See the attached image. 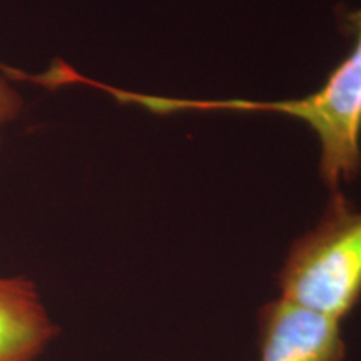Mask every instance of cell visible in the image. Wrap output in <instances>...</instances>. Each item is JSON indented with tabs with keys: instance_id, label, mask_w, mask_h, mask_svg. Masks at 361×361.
Returning a JSON list of instances; mask_svg holds the SVG:
<instances>
[{
	"instance_id": "obj_1",
	"label": "cell",
	"mask_w": 361,
	"mask_h": 361,
	"mask_svg": "<svg viewBox=\"0 0 361 361\" xmlns=\"http://www.w3.org/2000/svg\"><path fill=\"white\" fill-rule=\"evenodd\" d=\"M356 29V44L318 92L295 101L255 102L243 99L229 101H191L159 96L130 94L129 104L141 106L154 114L180 111H243L276 112L300 119L318 135L322 146L319 173L326 186L336 191L340 183H350L361 168V11L350 13Z\"/></svg>"
},
{
	"instance_id": "obj_2",
	"label": "cell",
	"mask_w": 361,
	"mask_h": 361,
	"mask_svg": "<svg viewBox=\"0 0 361 361\" xmlns=\"http://www.w3.org/2000/svg\"><path fill=\"white\" fill-rule=\"evenodd\" d=\"M283 300L343 322L361 300V213L335 192L313 231L296 239L278 276Z\"/></svg>"
},
{
	"instance_id": "obj_3",
	"label": "cell",
	"mask_w": 361,
	"mask_h": 361,
	"mask_svg": "<svg viewBox=\"0 0 361 361\" xmlns=\"http://www.w3.org/2000/svg\"><path fill=\"white\" fill-rule=\"evenodd\" d=\"M261 361H345L341 322L291 301L266 303L259 311Z\"/></svg>"
},
{
	"instance_id": "obj_4",
	"label": "cell",
	"mask_w": 361,
	"mask_h": 361,
	"mask_svg": "<svg viewBox=\"0 0 361 361\" xmlns=\"http://www.w3.org/2000/svg\"><path fill=\"white\" fill-rule=\"evenodd\" d=\"M56 336L37 286L24 276H0V361H37Z\"/></svg>"
},
{
	"instance_id": "obj_5",
	"label": "cell",
	"mask_w": 361,
	"mask_h": 361,
	"mask_svg": "<svg viewBox=\"0 0 361 361\" xmlns=\"http://www.w3.org/2000/svg\"><path fill=\"white\" fill-rule=\"evenodd\" d=\"M22 106H24V101L20 94L13 89L7 78L0 75V135H2V129L20 114Z\"/></svg>"
}]
</instances>
